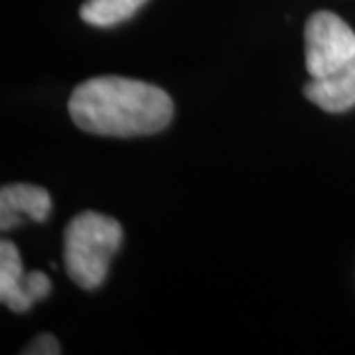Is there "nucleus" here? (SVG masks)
<instances>
[{
  "label": "nucleus",
  "mask_w": 355,
  "mask_h": 355,
  "mask_svg": "<svg viewBox=\"0 0 355 355\" xmlns=\"http://www.w3.org/2000/svg\"><path fill=\"white\" fill-rule=\"evenodd\" d=\"M77 127L101 137H142L164 130L174 103L164 89L128 77H93L67 103Z\"/></svg>",
  "instance_id": "obj_1"
},
{
  "label": "nucleus",
  "mask_w": 355,
  "mask_h": 355,
  "mask_svg": "<svg viewBox=\"0 0 355 355\" xmlns=\"http://www.w3.org/2000/svg\"><path fill=\"white\" fill-rule=\"evenodd\" d=\"M123 241L121 223L97 211H83L65 227V270L79 288L103 284L109 263Z\"/></svg>",
  "instance_id": "obj_2"
},
{
  "label": "nucleus",
  "mask_w": 355,
  "mask_h": 355,
  "mask_svg": "<svg viewBox=\"0 0 355 355\" xmlns=\"http://www.w3.org/2000/svg\"><path fill=\"white\" fill-rule=\"evenodd\" d=\"M306 71L312 79L331 76L355 58V32L340 16L314 12L306 22Z\"/></svg>",
  "instance_id": "obj_3"
},
{
  "label": "nucleus",
  "mask_w": 355,
  "mask_h": 355,
  "mask_svg": "<svg viewBox=\"0 0 355 355\" xmlns=\"http://www.w3.org/2000/svg\"><path fill=\"white\" fill-rule=\"evenodd\" d=\"M51 211V198L48 191L32 184H8L0 190V229L20 225L22 217L32 221H46Z\"/></svg>",
  "instance_id": "obj_4"
},
{
  "label": "nucleus",
  "mask_w": 355,
  "mask_h": 355,
  "mask_svg": "<svg viewBox=\"0 0 355 355\" xmlns=\"http://www.w3.org/2000/svg\"><path fill=\"white\" fill-rule=\"evenodd\" d=\"M308 101L328 113H343L355 107V58L328 77L312 79L306 83Z\"/></svg>",
  "instance_id": "obj_5"
},
{
  "label": "nucleus",
  "mask_w": 355,
  "mask_h": 355,
  "mask_svg": "<svg viewBox=\"0 0 355 355\" xmlns=\"http://www.w3.org/2000/svg\"><path fill=\"white\" fill-rule=\"evenodd\" d=\"M24 266L16 245L8 239L0 243V300L16 314L28 312L32 306L24 296Z\"/></svg>",
  "instance_id": "obj_6"
},
{
  "label": "nucleus",
  "mask_w": 355,
  "mask_h": 355,
  "mask_svg": "<svg viewBox=\"0 0 355 355\" xmlns=\"http://www.w3.org/2000/svg\"><path fill=\"white\" fill-rule=\"evenodd\" d=\"M146 0H85L81 6L83 22L97 28H109L128 20Z\"/></svg>",
  "instance_id": "obj_7"
},
{
  "label": "nucleus",
  "mask_w": 355,
  "mask_h": 355,
  "mask_svg": "<svg viewBox=\"0 0 355 355\" xmlns=\"http://www.w3.org/2000/svg\"><path fill=\"white\" fill-rule=\"evenodd\" d=\"M26 355H58L62 354L60 342L51 336V334H40L38 338H34L32 342L22 349Z\"/></svg>",
  "instance_id": "obj_8"
}]
</instances>
